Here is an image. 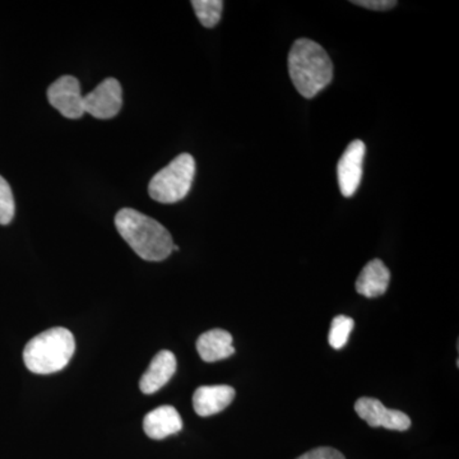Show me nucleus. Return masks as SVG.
<instances>
[{
  "instance_id": "nucleus-14",
  "label": "nucleus",
  "mask_w": 459,
  "mask_h": 459,
  "mask_svg": "<svg viewBox=\"0 0 459 459\" xmlns=\"http://www.w3.org/2000/svg\"><path fill=\"white\" fill-rule=\"evenodd\" d=\"M192 5L199 22L207 29H212L221 20L222 0H193Z\"/></svg>"
},
{
  "instance_id": "nucleus-4",
  "label": "nucleus",
  "mask_w": 459,
  "mask_h": 459,
  "mask_svg": "<svg viewBox=\"0 0 459 459\" xmlns=\"http://www.w3.org/2000/svg\"><path fill=\"white\" fill-rule=\"evenodd\" d=\"M195 177V159L189 153H181L152 178L148 195L160 204H177L188 195Z\"/></svg>"
},
{
  "instance_id": "nucleus-15",
  "label": "nucleus",
  "mask_w": 459,
  "mask_h": 459,
  "mask_svg": "<svg viewBox=\"0 0 459 459\" xmlns=\"http://www.w3.org/2000/svg\"><path fill=\"white\" fill-rule=\"evenodd\" d=\"M355 327V322L352 318L346 316H337L331 323V331H329V344L332 349L341 350L349 342L351 332Z\"/></svg>"
},
{
  "instance_id": "nucleus-16",
  "label": "nucleus",
  "mask_w": 459,
  "mask_h": 459,
  "mask_svg": "<svg viewBox=\"0 0 459 459\" xmlns=\"http://www.w3.org/2000/svg\"><path fill=\"white\" fill-rule=\"evenodd\" d=\"M14 211H16V204H14L11 186L4 178L0 177V225L11 223L14 217Z\"/></svg>"
},
{
  "instance_id": "nucleus-18",
  "label": "nucleus",
  "mask_w": 459,
  "mask_h": 459,
  "mask_svg": "<svg viewBox=\"0 0 459 459\" xmlns=\"http://www.w3.org/2000/svg\"><path fill=\"white\" fill-rule=\"evenodd\" d=\"M352 4L360 5L362 8L371 9V11H389L397 5L394 0H353Z\"/></svg>"
},
{
  "instance_id": "nucleus-13",
  "label": "nucleus",
  "mask_w": 459,
  "mask_h": 459,
  "mask_svg": "<svg viewBox=\"0 0 459 459\" xmlns=\"http://www.w3.org/2000/svg\"><path fill=\"white\" fill-rule=\"evenodd\" d=\"M197 351L202 360L205 362L225 360L235 353L232 336L223 329L205 332L198 338Z\"/></svg>"
},
{
  "instance_id": "nucleus-11",
  "label": "nucleus",
  "mask_w": 459,
  "mask_h": 459,
  "mask_svg": "<svg viewBox=\"0 0 459 459\" xmlns=\"http://www.w3.org/2000/svg\"><path fill=\"white\" fill-rule=\"evenodd\" d=\"M143 429L151 439L162 440L179 433L183 429V420L175 407L161 406L147 413L143 420Z\"/></svg>"
},
{
  "instance_id": "nucleus-10",
  "label": "nucleus",
  "mask_w": 459,
  "mask_h": 459,
  "mask_svg": "<svg viewBox=\"0 0 459 459\" xmlns=\"http://www.w3.org/2000/svg\"><path fill=\"white\" fill-rule=\"evenodd\" d=\"M178 362L171 351H160L151 361L150 368L143 374L140 382L142 394H152L168 385L169 380L177 371Z\"/></svg>"
},
{
  "instance_id": "nucleus-8",
  "label": "nucleus",
  "mask_w": 459,
  "mask_h": 459,
  "mask_svg": "<svg viewBox=\"0 0 459 459\" xmlns=\"http://www.w3.org/2000/svg\"><path fill=\"white\" fill-rule=\"evenodd\" d=\"M365 152H367V147L364 142L356 140L347 146L338 161V186L343 197H353L360 186Z\"/></svg>"
},
{
  "instance_id": "nucleus-9",
  "label": "nucleus",
  "mask_w": 459,
  "mask_h": 459,
  "mask_svg": "<svg viewBox=\"0 0 459 459\" xmlns=\"http://www.w3.org/2000/svg\"><path fill=\"white\" fill-rule=\"evenodd\" d=\"M235 394L237 392L230 385L199 386L193 395V407L197 415L208 418L228 409Z\"/></svg>"
},
{
  "instance_id": "nucleus-7",
  "label": "nucleus",
  "mask_w": 459,
  "mask_h": 459,
  "mask_svg": "<svg viewBox=\"0 0 459 459\" xmlns=\"http://www.w3.org/2000/svg\"><path fill=\"white\" fill-rule=\"evenodd\" d=\"M48 99L51 107L68 119H80L84 115L83 95L80 82L72 75L57 78L48 90Z\"/></svg>"
},
{
  "instance_id": "nucleus-3",
  "label": "nucleus",
  "mask_w": 459,
  "mask_h": 459,
  "mask_svg": "<svg viewBox=\"0 0 459 459\" xmlns=\"http://www.w3.org/2000/svg\"><path fill=\"white\" fill-rule=\"evenodd\" d=\"M75 341L69 329H48L26 344L23 361L33 374L48 376L65 369L74 358Z\"/></svg>"
},
{
  "instance_id": "nucleus-1",
  "label": "nucleus",
  "mask_w": 459,
  "mask_h": 459,
  "mask_svg": "<svg viewBox=\"0 0 459 459\" xmlns=\"http://www.w3.org/2000/svg\"><path fill=\"white\" fill-rule=\"evenodd\" d=\"M115 226L135 255L148 262L165 261L174 241L169 230L156 220L132 208H123L115 216Z\"/></svg>"
},
{
  "instance_id": "nucleus-5",
  "label": "nucleus",
  "mask_w": 459,
  "mask_h": 459,
  "mask_svg": "<svg viewBox=\"0 0 459 459\" xmlns=\"http://www.w3.org/2000/svg\"><path fill=\"white\" fill-rule=\"evenodd\" d=\"M123 107V90L119 81L107 78L89 95L83 96L84 114L98 119H111Z\"/></svg>"
},
{
  "instance_id": "nucleus-12",
  "label": "nucleus",
  "mask_w": 459,
  "mask_h": 459,
  "mask_svg": "<svg viewBox=\"0 0 459 459\" xmlns=\"http://www.w3.org/2000/svg\"><path fill=\"white\" fill-rule=\"evenodd\" d=\"M391 282V272L380 261L373 259L362 268L360 276L356 281V291L365 298L374 299L385 295Z\"/></svg>"
},
{
  "instance_id": "nucleus-17",
  "label": "nucleus",
  "mask_w": 459,
  "mask_h": 459,
  "mask_svg": "<svg viewBox=\"0 0 459 459\" xmlns=\"http://www.w3.org/2000/svg\"><path fill=\"white\" fill-rule=\"evenodd\" d=\"M296 459H346L344 455L337 449L331 446H319L312 451L304 453L303 455Z\"/></svg>"
},
{
  "instance_id": "nucleus-2",
  "label": "nucleus",
  "mask_w": 459,
  "mask_h": 459,
  "mask_svg": "<svg viewBox=\"0 0 459 459\" xmlns=\"http://www.w3.org/2000/svg\"><path fill=\"white\" fill-rule=\"evenodd\" d=\"M289 74L298 92L313 99L333 80V63L318 42L299 39L290 50Z\"/></svg>"
},
{
  "instance_id": "nucleus-6",
  "label": "nucleus",
  "mask_w": 459,
  "mask_h": 459,
  "mask_svg": "<svg viewBox=\"0 0 459 459\" xmlns=\"http://www.w3.org/2000/svg\"><path fill=\"white\" fill-rule=\"evenodd\" d=\"M355 411L359 418L365 420L370 428H385L395 431H406L411 428V419L406 413L386 409L377 398H360L356 401Z\"/></svg>"
}]
</instances>
